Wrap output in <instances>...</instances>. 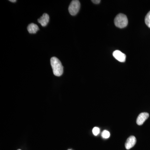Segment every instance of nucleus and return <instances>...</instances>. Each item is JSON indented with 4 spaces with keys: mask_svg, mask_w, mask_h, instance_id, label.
<instances>
[{
    "mask_svg": "<svg viewBox=\"0 0 150 150\" xmlns=\"http://www.w3.org/2000/svg\"><path fill=\"white\" fill-rule=\"evenodd\" d=\"M51 67L53 69V73L55 76H60L64 72V67L62 63L58 58L53 57L51 59Z\"/></svg>",
    "mask_w": 150,
    "mask_h": 150,
    "instance_id": "obj_1",
    "label": "nucleus"
},
{
    "mask_svg": "<svg viewBox=\"0 0 150 150\" xmlns=\"http://www.w3.org/2000/svg\"><path fill=\"white\" fill-rule=\"evenodd\" d=\"M114 24L116 27L122 28L126 27L128 24L127 16L123 13L118 14L114 19Z\"/></svg>",
    "mask_w": 150,
    "mask_h": 150,
    "instance_id": "obj_2",
    "label": "nucleus"
},
{
    "mask_svg": "<svg viewBox=\"0 0 150 150\" xmlns=\"http://www.w3.org/2000/svg\"><path fill=\"white\" fill-rule=\"evenodd\" d=\"M81 4L79 1L74 0L71 2L69 7V12L72 16H75L78 13L80 8Z\"/></svg>",
    "mask_w": 150,
    "mask_h": 150,
    "instance_id": "obj_3",
    "label": "nucleus"
},
{
    "mask_svg": "<svg viewBox=\"0 0 150 150\" xmlns=\"http://www.w3.org/2000/svg\"><path fill=\"white\" fill-rule=\"evenodd\" d=\"M137 139L134 136H131L129 137L125 143V148L127 150H129L136 144Z\"/></svg>",
    "mask_w": 150,
    "mask_h": 150,
    "instance_id": "obj_4",
    "label": "nucleus"
},
{
    "mask_svg": "<svg viewBox=\"0 0 150 150\" xmlns=\"http://www.w3.org/2000/svg\"><path fill=\"white\" fill-rule=\"evenodd\" d=\"M149 114L148 112H144L140 113L137 118V124L139 126L143 125L145 121L149 118Z\"/></svg>",
    "mask_w": 150,
    "mask_h": 150,
    "instance_id": "obj_5",
    "label": "nucleus"
},
{
    "mask_svg": "<svg viewBox=\"0 0 150 150\" xmlns=\"http://www.w3.org/2000/svg\"><path fill=\"white\" fill-rule=\"evenodd\" d=\"M113 57L120 62H124L126 60V55L119 50H116L112 54Z\"/></svg>",
    "mask_w": 150,
    "mask_h": 150,
    "instance_id": "obj_6",
    "label": "nucleus"
},
{
    "mask_svg": "<svg viewBox=\"0 0 150 150\" xmlns=\"http://www.w3.org/2000/svg\"><path fill=\"white\" fill-rule=\"evenodd\" d=\"M49 21V16L48 14L45 13L43 14L42 16L40 17V18L38 19V21L39 23L41 24L43 27L46 26Z\"/></svg>",
    "mask_w": 150,
    "mask_h": 150,
    "instance_id": "obj_7",
    "label": "nucleus"
},
{
    "mask_svg": "<svg viewBox=\"0 0 150 150\" xmlns=\"http://www.w3.org/2000/svg\"><path fill=\"white\" fill-rule=\"evenodd\" d=\"M39 29V28L37 25L33 23H31L28 25L27 27L28 31L31 34H34L36 33Z\"/></svg>",
    "mask_w": 150,
    "mask_h": 150,
    "instance_id": "obj_8",
    "label": "nucleus"
},
{
    "mask_svg": "<svg viewBox=\"0 0 150 150\" xmlns=\"http://www.w3.org/2000/svg\"><path fill=\"white\" fill-rule=\"evenodd\" d=\"M145 22L146 25L150 28V11L145 17Z\"/></svg>",
    "mask_w": 150,
    "mask_h": 150,
    "instance_id": "obj_9",
    "label": "nucleus"
},
{
    "mask_svg": "<svg viewBox=\"0 0 150 150\" xmlns=\"http://www.w3.org/2000/svg\"><path fill=\"white\" fill-rule=\"evenodd\" d=\"M110 134L109 131H106V130H104L103 131L102 134H101V136L103 139H108L110 137Z\"/></svg>",
    "mask_w": 150,
    "mask_h": 150,
    "instance_id": "obj_10",
    "label": "nucleus"
},
{
    "mask_svg": "<svg viewBox=\"0 0 150 150\" xmlns=\"http://www.w3.org/2000/svg\"><path fill=\"white\" fill-rule=\"evenodd\" d=\"M93 134L94 136H96L99 134L100 129L98 127H94L92 130Z\"/></svg>",
    "mask_w": 150,
    "mask_h": 150,
    "instance_id": "obj_11",
    "label": "nucleus"
},
{
    "mask_svg": "<svg viewBox=\"0 0 150 150\" xmlns=\"http://www.w3.org/2000/svg\"><path fill=\"white\" fill-rule=\"evenodd\" d=\"M91 1L95 4H98L100 2V0H92Z\"/></svg>",
    "mask_w": 150,
    "mask_h": 150,
    "instance_id": "obj_12",
    "label": "nucleus"
},
{
    "mask_svg": "<svg viewBox=\"0 0 150 150\" xmlns=\"http://www.w3.org/2000/svg\"><path fill=\"white\" fill-rule=\"evenodd\" d=\"M9 1L11 2L15 3L16 1V0H9Z\"/></svg>",
    "mask_w": 150,
    "mask_h": 150,
    "instance_id": "obj_13",
    "label": "nucleus"
},
{
    "mask_svg": "<svg viewBox=\"0 0 150 150\" xmlns=\"http://www.w3.org/2000/svg\"><path fill=\"white\" fill-rule=\"evenodd\" d=\"M18 150H21V149H18Z\"/></svg>",
    "mask_w": 150,
    "mask_h": 150,
    "instance_id": "obj_14",
    "label": "nucleus"
},
{
    "mask_svg": "<svg viewBox=\"0 0 150 150\" xmlns=\"http://www.w3.org/2000/svg\"></svg>",
    "mask_w": 150,
    "mask_h": 150,
    "instance_id": "obj_15",
    "label": "nucleus"
}]
</instances>
